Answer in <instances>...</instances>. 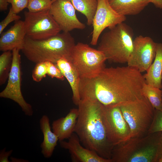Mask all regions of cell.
I'll list each match as a JSON object with an SVG mask.
<instances>
[{"label": "cell", "instance_id": "4dcf8cb0", "mask_svg": "<svg viewBox=\"0 0 162 162\" xmlns=\"http://www.w3.org/2000/svg\"><path fill=\"white\" fill-rule=\"evenodd\" d=\"M9 3L7 0H0V11H4L7 10Z\"/></svg>", "mask_w": 162, "mask_h": 162}, {"label": "cell", "instance_id": "ffe728a7", "mask_svg": "<svg viewBox=\"0 0 162 162\" xmlns=\"http://www.w3.org/2000/svg\"><path fill=\"white\" fill-rule=\"evenodd\" d=\"M111 7L124 16L140 13L150 3L148 0H108Z\"/></svg>", "mask_w": 162, "mask_h": 162}, {"label": "cell", "instance_id": "d6a6232c", "mask_svg": "<svg viewBox=\"0 0 162 162\" xmlns=\"http://www.w3.org/2000/svg\"><path fill=\"white\" fill-rule=\"evenodd\" d=\"M11 162H28V160L22 159L17 158L11 157L10 158Z\"/></svg>", "mask_w": 162, "mask_h": 162}, {"label": "cell", "instance_id": "6da1fadb", "mask_svg": "<svg viewBox=\"0 0 162 162\" xmlns=\"http://www.w3.org/2000/svg\"><path fill=\"white\" fill-rule=\"evenodd\" d=\"M146 83L143 75L128 66L104 68L96 77L80 78V99H97L106 106L141 99L144 96L142 90Z\"/></svg>", "mask_w": 162, "mask_h": 162}, {"label": "cell", "instance_id": "e0dca14e", "mask_svg": "<svg viewBox=\"0 0 162 162\" xmlns=\"http://www.w3.org/2000/svg\"><path fill=\"white\" fill-rule=\"evenodd\" d=\"M78 113V109L72 108L65 116L53 121L52 130L58 136L59 142L68 139L74 133Z\"/></svg>", "mask_w": 162, "mask_h": 162}, {"label": "cell", "instance_id": "3957f363", "mask_svg": "<svg viewBox=\"0 0 162 162\" xmlns=\"http://www.w3.org/2000/svg\"><path fill=\"white\" fill-rule=\"evenodd\" d=\"M161 133L130 138L114 146L111 162H162Z\"/></svg>", "mask_w": 162, "mask_h": 162}, {"label": "cell", "instance_id": "83f0119b", "mask_svg": "<svg viewBox=\"0 0 162 162\" xmlns=\"http://www.w3.org/2000/svg\"><path fill=\"white\" fill-rule=\"evenodd\" d=\"M20 19L21 17L15 13L11 8L6 16L0 23V34L9 24Z\"/></svg>", "mask_w": 162, "mask_h": 162}, {"label": "cell", "instance_id": "7402d4cb", "mask_svg": "<svg viewBox=\"0 0 162 162\" xmlns=\"http://www.w3.org/2000/svg\"><path fill=\"white\" fill-rule=\"evenodd\" d=\"M142 91L155 109L162 110V94L160 89L145 83Z\"/></svg>", "mask_w": 162, "mask_h": 162}, {"label": "cell", "instance_id": "5b68a950", "mask_svg": "<svg viewBox=\"0 0 162 162\" xmlns=\"http://www.w3.org/2000/svg\"><path fill=\"white\" fill-rule=\"evenodd\" d=\"M101 38L98 49L107 60L116 63H127L133 47V32L124 22L109 28Z\"/></svg>", "mask_w": 162, "mask_h": 162}, {"label": "cell", "instance_id": "44dd1931", "mask_svg": "<svg viewBox=\"0 0 162 162\" xmlns=\"http://www.w3.org/2000/svg\"><path fill=\"white\" fill-rule=\"evenodd\" d=\"M75 9L83 14L87 20V25H92L98 3V0H69Z\"/></svg>", "mask_w": 162, "mask_h": 162}, {"label": "cell", "instance_id": "836d02e7", "mask_svg": "<svg viewBox=\"0 0 162 162\" xmlns=\"http://www.w3.org/2000/svg\"><path fill=\"white\" fill-rule=\"evenodd\" d=\"M51 1H52V2H55V1H57L58 0H51Z\"/></svg>", "mask_w": 162, "mask_h": 162}, {"label": "cell", "instance_id": "603a6c76", "mask_svg": "<svg viewBox=\"0 0 162 162\" xmlns=\"http://www.w3.org/2000/svg\"><path fill=\"white\" fill-rule=\"evenodd\" d=\"M12 52H4L0 56V85L4 84L8 78L11 67Z\"/></svg>", "mask_w": 162, "mask_h": 162}, {"label": "cell", "instance_id": "2e32d148", "mask_svg": "<svg viewBox=\"0 0 162 162\" xmlns=\"http://www.w3.org/2000/svg\"><path fill=\"white\" fill-rule=\"evenodd\" d=\"M56 64L69 82L72 91L73 103L78 106L81 100L79 92L80 77L78 71L71 62L65 58L60 59Z\"/></svg>", "mask_w": 162, "mask_h": 162}, {"label": "cell", "instance_id": "d590c367", "mask_svg": "<svg viewBox=\"0 0 162 162\" xmlns=\"http://www.w3.org/2000/svg\"><path fill=\"white\" fill-rule=\"evenodd\" d=\"M161 89H162L161 91H162V88Z\"/></svg>", "mask_w": 162, "mask_h": 162}, {"label": "cell", "instance_id": "52a82bcc", "mask_svg": "<svg viewBox=\"0 0 162 162\" xmlns=\"http://www.w3.org/2000/svg\"><path fill=\"white\" fill-rule=\"evenodd\" d=\"M106 60L102 51L81 42L75 44L71 54V62L78 71L80 78L96 77L105 67Z\"/></svg>", "mask_w": 162, "mask_h": 162}, {"label": "cell", "instance_id": "7a4b0ae2", "mask_svg": "<svg viewBox=\"0 0 162 162\" xmlns=\"http://www.w3.org/2000/svg\"><path fill=\"white\" fill-rule=\"evenodd\" d=\"M78 106V116L74 132L84 147L111 160L114 146L106 128L104 105L95 98L86 97L81 99Z\"/></svg>", "mask_w": 162, "mask_h": 162}, {"label": "cell", "instance_id": "5bb4252c", "mask_svg": "<svg viewBox=\"0 0 162 162\" xmlns=\"http://www.w3.org/2000/svg\"><path fill=\"white\" fill-rule=\"evenodd\" d=\"M67 141L60 142L61 147L68 150L73 162H111L95 152L82 146L77 134L73 133Z\"/></svg>", "mask_w": 162, "mask_h": 162}, {"label": "cell", "instance_id": "484cf974", "mask_svg": "<svg viewBox=\"0 0 162 162\" xmlns=\"http://www.w3.org/2000/svg\"><path fill=\"white\" fill-rule=\"evenodd\" d=\"M158 132H162V110L155 109L153 119L148 134Z\"/></svg>", "mask_w": 162, "mask_h": 162}, {"label": "cell", "instance_id": "e575fe53", "mask_svg": "<svg viewBox=\"0 0 162 162\" xmlns=\"http://www.w3.org/2000/svg\"><path fill=\"white\" fill-rule=\"evenodd\" d=\"M161 136H162V133H161Z\"/></svg>", "mask_w": 162, "mask_h": 162}, {"label": "cell", "instance_id": "8992f818", "mask_svg": "<svg viewBox=\"0 0 162 162\" xmlns=\"http://www.w3.org/2000/svg\"><path fill=\"white\" fill-rule=\"evenodd\" d=\"M118 105L130 128V138L142 137L148 134L155 109L146 97Z\"/></svg>", "mask_w": 162, "mask_h": 162}, {"label": "cell", "instance_id": "ba28073f", "mask_svg": "<svg viewBox=\"0 0 162 162\" xmlns=\"http://www.w3.org/2000/svg\"><path fill=\"white\" fill-rule=\"evenodd\" d=\"M26 36L35 40H43L55 35L61 30L49 10L38 12H24Z\"/></svg>", "mask_w": 162, "mask_h": 162}, {"label": "cell", "instance_id": "f1b7e54d", "mask_svg": "<svg viewBox=\"0 0 162 162\" xmlns=\"http://www.w3.org/2000/svg\"><path fill=\"white\" fill-rule=\"evenodd\" d=\"M11 4L14 12L18 14L25 8H27L29 0H7Z\"/></svg>", "mask_w": 162, "mask_h": 162}, {"label": "cell", "instance_id": "9a60e30c", "mask_svg": "<svg viewBox=\"0 0 162 162\" xmlns=\"http://www.w3.org/2000/svg\"><path fill=\"white\" fill-rule=\"evenodd\" d=\"M26 32L24 21L19 20L6 32L1 34L0 50L5 52L23 48Z\"/></svg>", "mask_w": 162, "mask_h": 162}, {"label": "cell", "instance_id": "4316f807", "mask_svg": "<svg viewBox=\"0 0 162 162\" xmlns=\"http://www.w3.org/2000/svg\"><path fill=\"white\" fill-rule=\"evenodd\" d=\"M47 75L52 78H55L63 80L65 77L56 64L50 61H46Z\"/></svg>", "mask_w": 162, "mask_h": 162}, {"label": "cell", "instance_id": "4fadbf2b", "mask_svg": "<svg viewBox=\"0 0 162 162\" xmlns=\"http://www.w3.org/2000/svg\"><path fill=\"white\" fill-rule=\"evenodd\" d=\"M75 10L69 0H58L52 3L49 11L61 31L69 32L86 27L78 19Z\"/></svg>", "mask_w": 162, "mask_h": 162}, {"label": "cell", "instance_id": "7c38bea8", "mask_svg": "<svg viewBox=\"0 0 162 162\" xmlns=\"http://www.w3.org/2000/svg\"><path fill=\"white\" fill-rule=\"evenodd\" d=\"M104 106L106 128L110 140L114 146L130 138V130L118 105Z\"/></svg>", "mask_w": 162, "mask_h": 162}, {"label": "cell", "instance_id": "f546056e", "mask_svg": "<svg viewBox=\"0 0 162 162\" xmlns=\"http://www.w3.org/2000/svg\"><path fill=\"white\" fill-rule=\"evenodd\" d=\"M6 148H4L0 152V162H9L8 158L13 152V150L6 151Z\"/></svg>", "mask_w": 162, "mask_h": 162}, {"label": "cell", "instance_id": "1f68e13d", "mask_svg": "<svg viewBox=\"0 0 162 162\" xmlns=\"http://www.w3.org/2000/svg\"><path fill=\"white\" fill-rule=\"evenodd\" d=\"M149 3L153 4L157 8L162 9V0H148Z\"/></svg>", "mask_w": 162, "mask_h": 162}, {"label": "cell", "instance_id": "9c48e42d", "mask_svg": "<svg viewBox=\"0 0 162 162\" xmlns=\"http://www.w3.org/2000/svg\"><path fill=\"white\" fill-rule=\"evenodd\" d=\"M20 50L19 49H14L12 51V64L8 83L4 89L0 93V97L14 101L21 107L25 115L30 116L33 114L32 107L25 100L21 90V59Z\"/></svg>", "mask_w": 162, "mask_h": 162}, {"label": "cell", "instance_id": "8fae6325", "mask_svg": "<svg viewBox=\"0 0 162 162\" xmlns=\"http://www.w3.org/2000/svg\"><path fill=\"white\" fill-rule=\"evenodd\" d=\"M97 8L93 19V30L90 44L96 45L102 32L106 28H110L124 22L125 16L117 13L110 6L108 0H98Z\"/></svg>", "mask_w": 162, "mask_h": 162}, {"label": "cell", "instance_id": "d4e9b609", "mask_svg": "<svg viewBox=\"0 0 162 162\" xmlns=\"http://www.w3.org/2000/svg\"><path fill=\"white\" fill-rule=\"evenodd\" d=\"M32 71L33 80L36 82H40L47 74V68L45 62L36 64Z\"/></svg>", "mask_w": 162, "mask_h": 162}, {"label": "cell", "instance_id": "ac0fdd59", "mask_svg": "<svg viewBox=\"0 0 162 162\" xmlns=\"http://www.w3.org/2000/svg\"><path fill=\"white\" fill-rule=\"evenodd\" d=\"M40 126L43 135V140L40 145L41 152L45 158H49L57 145L58 137L52 131L50 119L47 115H44L40 118Z\"/></svg>", "mask_w": 162, "mask_h": 162}, {"label": "cell", "instance_id": "d6986e66", "mask_svg": "<svg viewBox=\"0 0 162 162\" xmlns=\"http://www.w3.org/2000/svg\"><path fill=\"white\" fill-rule=\"evenodd\" d=\"M144 77L146 83L160 89L162 88V43H157L156 55Z\"/></svg>", "mask_w": 162, "mask_h": 162}, {"label": "cell", "instance_id": "cb8c5ba5", "mask_svg": "<svg viewBox=\"0 0 162 162\" xmlns=\"http://www.w3.org/2000/svg\"><path fill=\"white\" fill-rule=\"evenodd\" d=\"M53 2L51 0H29L27 8L33 13L49 10Z\"/></svg>", "mask_w": 162, "mask_h": 162}, {"label": "cell", "instance_id": "277c9868", "mask_svg": "<svg viewBox=\"0 0 162 162\" xmlns=\"http://www.w3.org/2000/svg\"><path fill=\"white\" fill-rule=\"evenodd\" d=\"M76 44L69 32H63L43 40L26 36L22 53L29 60L36 64L50 61L56 64L65 58L71 62L72 52Z\"/></svg>", "mask_w": 162, "mask_h": 162}, {"label": "cell", "instance_id": "30bf717a", "mask_svg": "<svg viewBox=\"0 0 162 162\" xmlns=\"http://www.w3.org/2000/svg\"><path fill=\"white\" fill-rule=\"evenodd\" d=\"M157 43L149 37L138 36L134 40L132 53L128 66L142 73L147 71L152 64L156 55Z\"/></svg>", "mask_w": 162, "mask_h": 162}]
</instances>
